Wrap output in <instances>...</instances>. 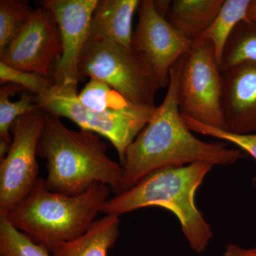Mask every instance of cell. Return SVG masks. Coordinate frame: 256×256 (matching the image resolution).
<instances>
[{"mask_svg":"<svg viewBox=\"0 0 256 256\" xmlns=\"http://www.w3.org/2000/svg\"><path fill=\"white\" fill-rule=\"evenodd\" d=\"M180 60L172 68L164 100L126 151L122 192L162 168L197 162L232 165L244 158L242 152L227 148L225 143L203 142L184 124L178 104Z\"/></svg>","mask_w":256,"mask_h":256,"instance_id":"cell-1","label":"cell"},{"mask_svg":"<svg viewBox=\"0 0 256 256\" xmlns=\"http://www.w3.org/2000/svg\"><path fill=\"white\" fill-rule=\"evenodd\" d=\"M37 154L46 161L50 191L76 195L96 183L110 186L114 195L122 191L124 168L108 156L105 142L96 133L69 129L46 112Z\"/></svg>","mask_w":256,"mask_h":256,"instance_id":"cell-2","label":"cell"},{"mask_svg":"<svg viewBox=\"0 0 256 256\" xmlns=\"http://www.w3.org/2000/svg\"><path fill=\"white\" fill-rule=\"evenodd\" d=\"M213 164L197 162L168 166L150 173L132 188L106 202L102 212L120 216L148 206H160L178 217L192 250L204 252L213 236L210 226L195 204L196 190L210 172Z\"/></svg>","mask_w":256,"mask_h":256,"instance_id":"cell-3","label":"cell"},{"mask_svg":"<svg viewBox=\"0 0 256 256\" xmlns=\"http://www.w3.org/2000/svg\"><path fill=\"white\" fill-rule=\"evenodd\" d=\"M111 192L110 186L96 183L79 194H64L50 191L44 178H40L28 196L6 214L16 228L50 252L56 244L84 235L102 212Z\"/></svg>","mask_w":256,"mask_h":256,"instance_id":"cell-4","label":"cell"},{"mask_svg":"<svg viewBox=\"0 0 256 256\" xmlns=\"http://www.w3.org/2000/svg\"><path fill=\"white\" fill-rule=\"evenodd\" d=\"M78 95L77 86L54 84L44 95L36 96V102L45 112L66 118L82 130L107 138L116 148L122 166L128 148L150 122L156 106L130 104L118 110L98 112L82 105Z\"/></svg>","mask_w":256,"mask_h":256,"instance_id":"cell-5","label":"cell"},{"mask_svg":"<svg viewBox=\"0 0 256 256\" xmlns=\"http://www.w3.org/2000/svg\"><path fill=\"white\" fill-rule=\"evenodd\" d=\"M78 74L104 82L133 104L156 106L159 84L146 58L132 47L89 38Z\"/></svg>","mask_w":256,"mask_h":256,"instance_id":"cell-6","label":"cell"},{"mask_svg":"<svg viewBox=\"0 0 256 256\" xmlns=\"http://www.w3.org/2000/svg\"><path fill=\"white\" fill-rule=\"evenodd\" d=\"M223 76L212 44L197 38L180 60L178 104L182 116L206 126L225 130Z\"/></svg>","mask_w":256,"mask_h":256,"instance_id":"cell-7","label":"cell"},{"mask_svg":"<svg viewBox=\"0 0 256 256\" xmlns=\"http://www.w3.org/2000/svg\"><path fill=\"white\" fill-rule=\"evenodd\" d=\"M44 124L45 112L40 108L13 124L12 141L6 156L0 160V213L14 210L38 182L37 151Z\"/></svg>","mask_w":256,"mask_h":256,"instance_id":"cell-8","label":"cell"},{"mask_svg":"<svg viewBox=\"0 0 256 256\" xmlns=\"http://www.w3.org/2000/svg\"><path fill=\"white\" fill-rule=\"evenodd\" d=\"M138 10L132 47L146 58L160 88H168L172 68L190 52L193 42L182 34L164 15L160 14L154 0H142Z\"/></svg>","mask_w":256,"mask_h":256,"instance_id":"cell-9","label":"cell"},{"mask_svg":"<svg viewBox=\"0 0 256 256\" xmlns=\"http://www.w3.org/2000/svg\"><path fill=\"white\" fill-rule=\"evenodd\" d=\"M62 55V42L54 16L41 6L34 10L0 60L13 68L53 78Z\"/></svg>","mask_w":256,"mask_h":256,"instance_id":"cell-10","label":"cell"},{"mask_svg":"<svg viewBox=\"0 0 256 256\" xmlns=\"http://www.w3.org/2000/svg\"><path fill=\"white\" fill-rule=\"evenodd\" d=\"M99 0H44L42 6L50 10L58 25L62 58L53 79L55 85L78 86V65L90 38V22Z\"/></svg>","mask_w":256,"mask_h":256,"instance_id":"cell-11","label":"cell"},{"mask_svg":"<svg viewBox=\"0 0 256 256\" xmlns=\"http://www.w3.org/2000/svg\"><path fill=\"white\" fill-rule=\"evenodd\" d=\"M222 74L225 130L256 133V62H242Z\"/></svg>","mask_w":256,"mask_h":256,"instance_id":"cell-12","label":"cell"},{"mask_svg":"<svg viewBox=\"0 0 256 256\" xmlns=\"http://www.w3.org/2000/svg\"><path fill=\"white\" fill-rule=\"evenodd\" d=\"M139 0H100L90 22V38L132 48V20Z\"/></svg>","mask_w":256,"mask_h":256,"instance_id":"cell-13","label":"cell"},{"mask_svg":"<svg viewBox=\"0 0 256 256\" xmlns=\"http://www.w3.org/2000/svg\"><path fill=\"white\" fill-rule=\"evenodd\" d=\"M119 216L106 215L96 220L84 235L75 240L60 242L50 250L52 256H107L118 238Z\"/></svg>","mask_w":256,"mask_h":256,"instance_id":"cell-14","label":"cell"},{"mask_svg":"<svg viewBox=\"0 0 256 256\" xmlns=\"http://www.w3.org/2000/svg\"><path fill=\"white\" fill-rule=\"evenodd\" d=\"M224 0L171 1L166 18L182 34L194 42L208 28Z\"/></svg>","mask_w":256,"mask_h":256,"instance_id":"cell-15","label":"cell"},{"mask_svg":"<svg viewBox=\"0 0 256 256\" xmlns=\"http://www.w3.org/2000/svg\"><path fill=\"white\" fill-rule=\"evenodd\" d=\"M36 96L12 84L0 88V159L4 158L12 141L11 130L16 119L38 108Z\"/></svg>","mask_w":256,"mask_h":256,"instance_id":"cell-16","label":"cell"},{"mask_svg":"<svg viewBox=\"0 0 256 256\" xmlns=\"http://www.w3.org/2000/svg\"><path fill=\"white\" fill-rule=\"evenodd\" d=\"M252 0H224L218 14L200 37L212 44L216 63L220 70L224 50L232 32L246 18Z\"/></svg>","mask_w":256,"mask_h":256,"instance_id":"cell-17","label":"cell"},{"mask_svg":"<svg viewBox=\"0 0 256 256\" xmlns=\"http://www.w3.org/2000/svg\"><path fill=\"white\" fill-rule=\"evenodd\" d=\"M244 62H256V24L247 18L237 25L227 42L220 72Z\"/></svg>","mask_w":256,"mask_h":256,"instance_id":"cell-18","label":"cell"},{"mask_svg":"<svg viewBox=\"0 0 256 256\" xmlns=\"http://www.w3.org/2000/svg\"><path fill=\"white\" fill-rule=\"evenodd\" d=\"M34 10L28 1H0V58L28 24Z\"/></svg>","mask_w":256,"mask_h":256,"instance_id":"cell-19","label":"cell"},{"mask_svg":"<svg viewBox=\"0 0 256 256\" xmlns=\"http://www.w3.org/2000/svg\"><path fill=\"white\" fill-rule=\"evenodd\" d=\"M0 256H52L48 249L34 242L0 213Z\"/></svg>","mask_w":256,"mask_h":256,"instance_id":"cell-20","label":"cell"},{"mask_svg":"<svg viewBox=\"0 0 256 256\" xmlns=\"http://www.w3.org/2000/svg\"><path fill=\"white\" fill-rule=\"evenodd\" d=\"M78 96L82 105L98 112L118 110L132 104L107 84L94 78H90Z\"/></svg>","mask_w":256,"mask_h":256,"instance_id":"cell-21","label":"cell"},{"mask_svg":"<svg viewBox=\"0 0 256 256\" xmlns=\"http://www.w3.org/2000/svg\"><path fill=\"white\" fill-rule=\"evenodd\" d=\"M0 82L3 85L15 84L36 96L44 95L54 85V80L52 77L14 68L1 60Z\"/></svg>","mask_w":256,"mask_h":256,"instance_id":"cell-22","label":"cell"},{"mask_svg":"<svg viewBox=\"0 0 256 256\" xmlns=\"http://www.w3.org/2000/svg\"><path fill=\"white\" fill-rule=\"evenodd\" d=\"M182 118L184 124L190 130L200 133L204 136H210V137L233 143L242 150L246 152L248 154H250L256 161V133L246 134H235L225 130L206 126L185 116H182ZM254 183L256 186V175L254 178Z\"/></svg>","mask_w":256,"mask_h":256,"instance_id":"cell-23","label":"cell"},{"mask_svg":"<svg viewBox=\"0 0 256 256\" xmlns=\"http://www.w3.org/2000/svg\"><path fill=\"white\" fill-rule=\"evenodd\" d=\"M223 256H256V247L244 249L235 244H230L227 246Z\"/></svg>","mask_w":256,"mask_h":256,"instance_id":"cell-24","label":"cell"},{"mask_svg":"<svg viewBox=\"0 0 256 256\" xmlns=\"http://www.w3.org/2000/svg\"><path fill=\"white\" fill-rule=\"evenodd\" d=\"M247 20L256 24V0H252L246 15Z\"/></svg>","mask_w":256,"mask_h":256,"instance_id":"cell-25","label":"cell"}]
</instances>
